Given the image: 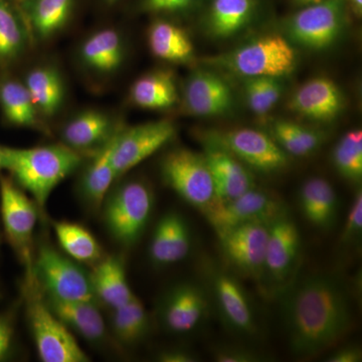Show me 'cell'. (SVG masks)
<instances>
[{
  "instance_id": "6da1fadb",
  "label": "cell",
  "mask_w": 362,
  "mask_h": 362,
  "mask_svg": "<svg viewBox=\"0 0 362 362\" xmlns=\"http://www.w3.org/2000/svg\"><path fill=\"white\" fill-rule=\"evenodd\" d=\"M281 293V314L293 356L310 358L334 346L351 328L349 293L339 280L312 274Z\"/></svg>"
},
{
  "instance_id": "7a4b0ae2",
  "label": "cell",
  "mask_w": 362,
  "mask_h": 362,
  "mask_svg": "<svg viewBox=\"0 0 362 362\" xmlns=\"http://www.w3.org/2000/svg\"><path fill=\"white\" fill-rule=\"evenodd\" d=\"M1 150L4 169L30 194L40 211L54 188L78 170L84 161V156L61 142L32 148L1 146Z\"/></svg>"
},
{
  "instance_id": "3957f363",
  "label": "cell",
  "mask_w": 362,
  "mask_h": 362,
  "mask_svg": "<svg viewBox=\"0 0 362 362\" xmlns=\"http://www.w3.org/2000/svg\"><path fill=\"white\" fill-rule=\"evenodd\" d=\"M26 318L44 362H86L90 358L83 351L73 333L49 308L44 292L33 275V267L26 269L23 283Z\"/></svg>"
},
{
  "instance_id": "277c9868",
  "label": "cell",
  "mask_w": 362,
  "mask_h": 362,
  "mask_svg": "<svg viewBox=\"0 0 362 362\" xmlns=\"http://www.w3.org/2000/svg\"><path fill=\"white\" fill-rule=\"evenodd\" d=\"M154 206V194L141 180L121 181L111 187L101 209L107 230L124 247L134 246L145 232Z\"/></svg>"
},
{
  "instance_id": "5b68a950",
  "label": "cell",
  "mask_w": 362,
  "mask_h": 362,
  "mask_svg": "<svg viewBox=\"0 0 362 362\" xmlns=\"http://www.w3.org/2000/svg\"><path fill=\"white\" fill-rule=\"evenodd\" d=\"M207 61L242 77L278 78L294 71L297 56L285 37L267 35Z\"/></svg>"
},
{
  "instance_id": "8992f818",
  "label": "cell",
  "mask_w": 362,
  "mask_h": 362,
  "mask_svg": "<svg viewBox=\"0 0 362 362\" xmlns=\"http://www.w3.org/2000/svg\"><path fill=\"white\" fill-rule=\"evenodd\" d=\"M160 173L168 187L202 214L220 202L213 175L202 153L187 148L170 150L161 159Z\"/></svg>"
},
{
  "instance_id": "52a82bcc",
  "label": "cell",
  "mask_w": 362,
  "mask_h": 362,
  "mask_svg": "<svg viewBox=\"0 0 362 362\" xmlns=\"http://www.w3.org/2000/svg\"><path fill=\"white\" fill-rule=\"evenodd\" d=\"M33 272L45 296L98 302L90 272L49 245H40L33 257Z\"/></svg>"
},
{
  "instance_id": "ba28073f",
  "label": "cell",
  "mask_w": 362,
  "mask_h": 362,
  "mask_svg": "<svg viewBox=\"0 0 362 362\" xmlns=\"http://www.w3.org/2000/svg\"><path fill=\"white\" fill-rule=\"evenodd\" d=\"M211 304L228 330L242 337L258 334L256 309L246 289L230 271L209 265L204 268Z\"/></svg>"
},
{
  "instance_id": "9c48e42d",
  "label": "cell",
  "mask_w": 362,
  "mask_h": 362,
  "mask_svg": "<svg viewBox=\"0 0 362 362\" xmlns=\"http://www.w3.org/2000/svg\"><path fill=\"white\" fill-rule=\"evenodd\" d=\"M39 209L13 178L0 176V211L4 233L25 269L33 267V238Z\"/></svg>"
},
{
  "instance_id": "30bf717a",
  "label": "cell",
  "mask_w": 362,
  "mask_h": 362,
  "mask_svg": "<svg viewBox=\"0 0 362 362\" xmlns=\"http://www.w3.org/2000/svg\"><path fill=\"white\" fill-rule=\"evenodd\" d=\"M211 308L206 287L194 282H180L162 295L157 315L164 330L171 334L187 335L206 324Z\"/></svg>"
},
{
  "instance_id": "8fae6325",
  "label": "cell",
  "mask_w": 362,
  "mask_h": 362,
  "mask_svg": "<svg viewBox=\"0 0 362 362\" xmlns=\"http://www.w3.org/2000/svg\"><path fill=\"white\" fill-rule=\"evenodd\" d=\"M175 134V124L169 119L131 127L124 125L116 136L112 152V163L117 180L168 144Z\"/></svg>"
},
{
  "instance_id": "7c38bea8",
  "label": "cell",
  "mask_w": 362,
  "mask_h": 362,
  "mask_svg": "<svg viewBox=\"0 0 362 362\" xmlns=\"http://www.w3.org/2000/svg\"><path fill=\"white\" fill-rule=\"evenodd\" d=\"M301 237L289 211L269 225L265 268L262 285L282 291L294 280L301 258Z\"/></svg>"
},
{
  "instance_id": "4fadbf2b",
  "label": "cell",
  "mask_w": 362,
  "mask_h": 362,
  "mask_svg": "<svg viewBox=\"0 0 362 362\" xmlns=\"http://www.w3.org/2000/svg\"><path fill=\"white\" fill-rule=\"evenodd\" d=\"M287 211V206L280 197L255 187L232 201L218 202L204 216L218 235L245 223L270 225Z\"/></svg>"
},
{
  "instance_id": "5bb4252c",
  "label": "cell",
  "mask_w": 362,
  "mask_h": 362,
  "mask_svg": "<svg viewBox=\"0 0 362 362\" xmlns=\"http://www.w3.org/2000/svg\"><path fill=\"white\" fill-rule=\"evenodd\" d=\"M269 225L245 223L218 233L223 258L235 273L263 281Z\"/></svg>"
},
{
  "instance_id": "9a60e30c",
  "label": "cell",
  "mask_w": 362,
  "mask_h": 362,
  "mask_svg": "<svg viewBox=\"0 0 362 362\" xmlns=\"http://www.w3.org/2000/svg\"><path fill=\"white\" fill-rule=\"evenodd\" d=\"M347 0H322L305 6L288 23L293 40L309 49L329 47L341 33L346 13Z\"/></svg>"
},
{
  "instance_id": "2e32d148",
  "label": "cell",
  "mask_w": 362,
  "mask_h": 362,
  "mask_svg": "<svg viewBox=\"0 0 362 362\" xmlns=\"http://www.w3.org/2000/svg\"><path fill=\"white\" fill-rule=\"evenodd\" d=\"M216 135L247 168L270 175L289 165V156L262 131L242 128Z\"/></svg>"
},
{
  "instance_id": "e0dca14e",
  "label": "cell",
  "mask_w": 362,
  "mask_h": 362,
  "mask_svg": "<svg viewBox=\"0 0 362 362\" xmlns=\"http://www.w3.org/2000/svg\"><path fill=\"white\" fill-rule=\"evenodd\" d=\"M124 126L99 109H86L69 118L59 131L61 143L78 154L90 156L110 141Z\"/></svg>"
},
{
  "instance_id": "ac0fdd59",
  "label": "cell",
  "mask_w": 362,
  "mask_h": 362,
  "mask_svg": "<svg viewBox=\"0 0 362 362\" xmlns=\"http://www.w3.org/2000/svg\"><path fill=\"white\" fill-rule=\"evenodd\" d=\"M204 156L213 175L218 202L232 201L256 187L251 169L213 134L204 139Z\"/></svg>"
},
{
  "instance_id": "d6986e66",
  "label": "cell",
  "mask_w": 362,
  "mask_h": 362,
  "mask_svg": "<svg viewBox=\"0 0 362 362\" xmlns=\"http://www.w3.org/2000/svg\"><path fill=\"white\" fill-rule=\"evenodd\" d=\"M78 61L83 70L97 78H109L122 68L126 45L122 35L107 28L90 33L78 45Z\"/></svg>"
},
{
  "instance_id": "ffe728a7",
  "label": "cell",
  "mask_w": 362,
  "mask_h": 362,
  "mask_svg": "<svg viewBox=\"0 0 362 362\" xmlns=\"http://www.w3.org/2000/svg\"><path fill=\"white\" fill-rule=\"evenodd\" d=\"M185 110L199 117L221 116L233 107V93L220 76L209 71H197L183 86Z\"/></svg>"
},
{
  "instance_id": "44dd1931",
  "label": "cell",
  "mask_w": 362,
  "mask_h": 362,
  "mask_svg": "<svg viewBox=\"0 0 362 362\" xmlns=\"http://www.w3.org/2000/svg\"><path fill=\"white\" fill-rule=\"evenodd\" d=\"M192 247L189 226L180 214L170 211L158 221L149 245V257L156 267H168L183 261Z\"/></svg>"
},
{
  "instance_id": "7402d4cb",
  "label": "cell",
  "mask_w": 362,
  "mask_h": 362,
  "mask_svg": "<svg viewBox=\"0 0 362 362\" xmlns=\"http://www.w3.org/2000/svg\"><path fill=\"white\" fill-rule=\"evenodd\" d=\"M289 108L305 118L329 122L344 108V97L330 78H312L295 92L290 99Z\"/></svg>"
},
{
  "instance_id": "603a6c76",
  "label": "cell",
  "mask_w": 362,
  "mask_h": 362,
  "mask_svg": "<svg viewBox=\"0 0 362 362\" xmlns=\"http://www.w3.org/2000/svg\"><path fill=\"white\" fill-rule=\"evenodd\" d=\"M33 45L56 37L70 23L75 0H16Z\"/></svg>"
},
{
  "instance_id": "cb8c5ba5",
  "label": "cell",
  "mask_w": 362,
  "mask_h": 362,
  "mask_svg": "<svg viewBox=\"0 0 362 362\" xmlns=\"http://www.w3.org/2000/svg\"><path fill=\"white\" fill-rule=\"evenodd\" d=\"M117 134L102 148L88 156L89 161L78 178V194L90 209H101L105 197L117 180L112 163V152Z\"/></svg>"
},
{
  "instance_id": "d4e9b609",
  "label": "cell",
  "mask_w": 362,
  "mask_h": 362,
  "mask_svg": "<svg viewBox=\"0 0 362 362\" xmlns=\"http://www.w3.org/2000/svg\"><path fill=\"white\" fill-rule=\"evenodd\" d=\"M40 118H54L63 108L66 85L58 68L52 65L33 66L23 80Z\"/></svg>"
},
{
  "instance_id": "484cf974",
  "label": "cell",
  "mask_w": 362,
  "mask_h": 362,
  "mask_svg": "<svg viewBox=\"0 0 362 362\" xmlns=\"http://www.w3.org/2000/svg\"><path fill=\"white\" fill-rule=\"evenodd\" d=\"M45 298L49 308L69 329L92 344L100 345L105 341L106 324L98 302L63 301L45 295Z\"/></svg>"
},
{
  "instance_id": "4316f807",
  "label": "cell",
  "mask_w": 362,
  "mask_h": 362,
  "mask_svg": "<svg viewBox=\"0 0 362 362\" xmlns=\"http://www.w3.org/2000/svg\"><path fill=\"white\" fill-rule=\"evenodd\" d=\"M33 45L32 35L16 0H0V68L18 63Z\"/></svg>"
},
{
  "instance_id": "83f0119b",
  "label": "cell",
  "mask_w": 362,
  "mask_h": 362,
  "mask_svg": "<svg viewBox=\"0 0 362 362\" xmlns=\"http://www.w3.org/2000/svg\"><path fill=\"white\" fill-rule=\"evenodd\" d=\"M299 206L302 214L312 226L319 230L333 228L338 216V197L329 181L311 177L299 190Z\"/></svg>"
},
{
  "instance_id": "f1b7e54d",
  "label": "cell",
  "mask_w": 362,
  "mask_h": 362,
  "mask_svg": "<svg viewBox=\"0 0 362 362\" xmlns=\"http://www.w3.org/2000/svg\"><path fill=\"white\" fill-rule=\"evenodd\" d=\"M90 279L97 301L111 310L127 303L135 296L128 284L125 264L121 257L100 259L90 272Z\"/></svg>"
},
{
  "instance_id": "f546056e",
  "label": "cell",
  "mask_w": 362,
  "mask_h": 362,
  "mask_svg": "<svg viewBox=\"0 0 362 362\" xmlns=\"http://www.w3.org/2000/svg\"><path fill=\"white\" fill-rule=\"evenodd\" d=\"M0 110L6 122L13 127L45 131L44 120L23 81L11 76L0 77Z\"/></svg>"
},
{
  "instance_id": "4dcf8cb0",
  "label": "cell",
  "mask_w": 362,
  "mask_h": 362,
  "mask_svg": "<svg viewBox=\"0 0 362 362\" xmlns=\"http://www.w3.org/2000/svg\"><path fill=\"white\" fill-rule=\"evenodd\" d=\"M129 94L133 104L146 110H166L180 99L175 74L168 70L150 71L138 78Z\"/></svg>"
},
{
  "instance_id": "1f68e13d",
  "label": "cell",
  "mask_w": 362,
  "mask_h": 362,
  "mask_svg": "<svg viewBox=\"0 0 362 362\" xmlns=\"http://www.w3.org/2000/svg\"><path fill=\"white\" fill-rule=\"evenodd\" d=\"M150 52L156 58L173 64L194 59V47L187 30L168 21H156L148 30Z\"/></svg>"
},
{
  "instance_id": "d6a6232c",
  "label": "cell",
  "mask_w": 362,
  "mask_h": 362,
  "mask_svg": "<svg viewBox=\"0 0 362 362\" xmlns=\"http://www.w3.org/2000/svg\"><path fill=\"white\" fill-rule=\"evenodd\" d=\"M256 7V0H213L207 16V28L214 37H233L249 25Z\"/></svg>"
},
{
  "instance_id": "836d02e7",
  "label": "cell",
  "mask_w": 362,
  "mask_h": 362,
  "mask_svg": "<svg viewBox=\"0 0 362 362\" xmlns=\"http://www.w3.org/2000/svg\"><path fill=\"white\" fill-rule=\"evenodd\" d=\"M111 311V329L117 341L125 346H133L147 337L150 317L137 297Z\"/></svg>"
},
{
  "instance_id": "e575fe53",
  "label": "cell",
  "mask_w": 362,
  "mask_h": 362,
  "mask_svg": "<svg viewBox=\"0 0 362 362\" xmlns=\"http://www.w3.org/2000/svg\"><path fill=\"white\" fill-rule=\"evenodd\" d=\"M54 230L62 249L78 263L96 265L103 259L101 246L84 226L70 221H57Z\"/></svg>"
},
{
  "instance_id": "d590c367",
  "label": "cell",
  "mask_w": 362,
  "mask_h": 362,
  "mask_svg": "<svg viewBox=\"0 0 362 362\" xmlns=\"http://www.w3.org/2000/svg\"><path fill=\"white\" fill-rule=\"evenodd\" d=\"M272 137L288 156H310L321 146L323 135L292 121L277 120L272 126Z\"/></svg>"
},
{
  "instance_id": "8d00e7d4",
  "label": "cell",
  "mask_w": 362,
  "mask_h": 362,
  "mask_svg": "<svg viewBox=\"0 0 362 362\" xmlns=\"http://www.w3.org/2000/svg\"><path fill=\"white\" fill-rule=\"evenodd\" d=\"M333 163L339 175L354 185L362 180V132L351 130L343 136L333 150Z\"/></svg>"
},
{
  "instance_id": "74e56055",
  "label": "cell",
  "mask_w": 362,
  "mask_h": 362,
  "mask_svg": "<svg viewBox=\"0 0 362 362\" xmlns=\"http://www.w3.org/2000/svg\"><path fill=\"white\" fill-rule=\"evenodd\" d=\"M247 105L257 115L264 116L275 107L282 94V88L276 78H247Z\"/></svg>"
},
{
  "instance_id": "f35d334b",
  "label": "cell",
  "mask_w": 362,
  "mask_h": 362,
  "mask_svg": "<svg viewBox=\"0 0 362 362\" xmlns=\"http://www.w3.org/2000/svg\"><path fill=\"white\" fill-rule=\"evenodd\" d=\"M361 233L362 194L361 188H359L354 195V202H352L349 214H347L342 233L340 235L341 246L349 247L354 245H358L361 240Z\"/></svg>"
},
{
  "instance_id": "ab89813d",
  "label": "cell",
  "mask_w": 362,
  "mask_h": 362,
  "mask_svg": "<svg viewBox=\"0 0 362 362\" xmlns=\"http://www.w3.org/2000/svg\"><path fill=\"white\" fill-rule=\"evenodd\" d=\"M213 358L218 362L268 361L269 356L259 350L245 345L223 344L214 347Z\"/></svg>"
},
{
  "instance_id": "60d3db41",
  "label": "cell",
  "mask_w": 362,
  "mask_h": 362,
  "mask_svg": "<svg viewBox=\"0 0 362 362\" xmlns=\"http://www.w3.org/2000/svg\"><path fill=\"white\" fill-rule=\"evenodd\" d=\"M197 0H142V9L153 13H173L185 11Z\"/></svg>"
},
{
  "instance_id": "b9f144b4",
  "label": "cell",
  "mask_w": 362,
  "mask_h": 362,
  "mask_svg": "<svg viewBox=\"0 0 362 362\" xmlns=\"http://www.w3.org/2000/svg\"><path fill=\"white\" fill-rule=\"evenodd\" d=\"M13 325L11 317L0 315V361L11 354L13 342Z\"/></svg>"
},
{
  "instance_id": "7bdbcfd3",
  "label": "cell",
  "mask_w": 362,
  "mask_h": 362,
  "mask_svg": "<svg viewBox=\"0 0 362 362\" xmlns=\"http://www.w3.org/2000/svg\"><path fill=\"white\" fill-rule=\"evenodd\" d=\"M327 362H361L362 351L357 345H345L333 351L327 359Z\"/></svg>"
},
{
  "instance_id": "ee69618b",
  "label": "cell",
  "mask_w": 362,
  "mask_h": 362,
  "mask_svg": "<svg viewBox=\"0 0 362 362\" xmlns=\"http://www.w3.org/2000/svg\"><path fill=\"white\" fill-rule=\"evenodd\" d=\"M157 361L162 362H195L199 356L192 350L185 349H171L161 351L157 356Z\"/></svg>"
},
{
  "instance_id": "f6af8a7d",
  "label": "cell",
  "mask_w": 362,
  "mask_h": 362,
  "mask_svg": "<svg viewBox=\"0 0 362 362\" xmlns=\"http://www.w3.org/2000/svg\"><path fill=\"white\" fill-rule=\"evenodd\" d=\"M347 6H350L352 13L356 18H361L362 0H347Z\"/></svg>"
},
{
  "instance_id": "bcb514c9",
  "label": "cell",
  "mask_w": 362,
  "mask_h": 362,
  "mask_svg": "<svg viewBox=\"0 0 362 362\" xmlns=\"http://www.w3.org/2000/svg\"><path fill=\"white\" fill-rule=\"evenodd\" d=\"M298 4L301 6H311V4H318V2L322 1V0H295Z\"/></svg>"
},
{
  "instance_id": "7dc6e473",
  "label": "cell",
  "mask_w": 362,
  "mask_h": 362,
  "mask_svg": "<svg viewBox=\"0 0 362 362\" xmlns=\"http://www.w3.org/2000/svg\"><path fill=\"white\" fill-rule=\"evenodd\" d=\"M4 169V156H2L1 146H0V170Z\"/></svg>"
},
{
  "instance_id": "c3c4849f",
  "label": "cell",
  "mask_w": 362,
  "mask_h": 362,
  "mask_svg": "<svg viewBox=\"0 0 362 362\" xmlns=\"http://www.w3.org/2000/svg\"><path fill=\"white\" fill-rule=\"evenodd\" d=\"M105 1H106L107 4H116V2L118 1V0H105Z\"/></svg>"
}]
</instances>
